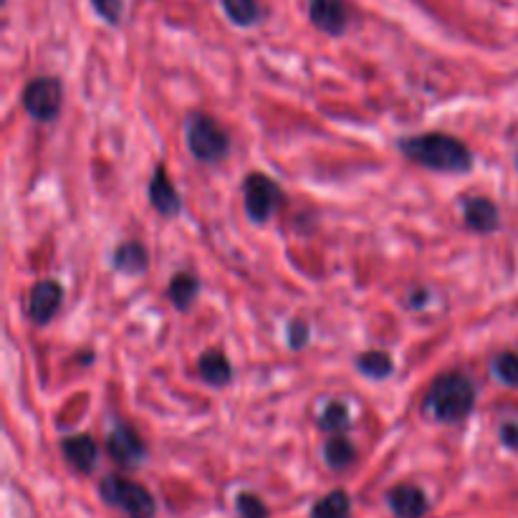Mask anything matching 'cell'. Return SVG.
<instances>
[{"instance_id":"6da1fadb","label":"cell","mask_w":518,"mask_h":518,"mask_svg":"<svg viewBox=\"0 0 518 518\" xmlns=\"http://www.w3.org/2000/svg\"><path fill=\"white\" fill-rule=\"evenodd\" d=\"M397 147L407 160L425 167V170L450 172V175H463V172L473 170V152L453 134H412V137H402Z\"/></svg>"},{"instance_id":"7a4b0ae2","label":"cell","mask_w":518,"mask_h":518,"mask_svg":"<svg viewBox=\"0 0 518 518\" xmlns=\"http://www.w3.org/2000/svg\"><path fill=\"white\" fill-rule=\"evenodd\" d=\"M478 390L468 374L463 372H443L430 385L428 395L422 400V412H428L433 420L443 425H458L465 417H470L476 407Z\"/></svg>"},{"instance_id":"3957f363","label":"cell","mask_w":518,"mask_h":518,"mask_svg":"<svg viewBox=\"0 0 518 518\" xmlns=\"http://www.w3.org/2000/svg\"><path fill=\"white\" fill-rule=\"evenodd\" d=\"M185 145L205 165H218L230 155L228 132L210 114H190L185 119Z\"/></svg>"},{"instance_id":"277c9868","label":"cell","mask_w":518,"mask_h":518,"mask_svg":"<svg viewBox=\"0 0 518 518\" xmlns=\"http://www.w3.org/2000/svg\"><path fill=\"white\" fill-rule=\"evenodd\" d=\"M99 496L112 508L127 513V518L157 516V501L150 493V488H145L137 481H129L124 476H117V473H112V476H107L99 483Z\"/></svg>"},{"instance_id":"5b68a950","label":"cell","mask_w":518,"mask_h":518,"mask_svg":"<svg viewBox=\"0 0 518 518\" xmlns=\"http://www.w3.org/2000/svg\"><path fill=\"white\" fill-rule=\"evenodd\" d=\"M284 200L286 195L281 185L263 172H251L243 180V205L251 223H268L271 215L284 205Z\"/></svg>"},{"instance_id":"8992f818","label":"cell","mask_w":518,"mask_h":518,"mask_svg":"<svg viewBox=\"0 0 518 518\" xmlns=\"http://www.w3.org/2000/svg\"><path fill=\"white\" fill-rule=\"evenodd\" d=\"M23 109L36 122H54L64 104V84L56 76H36L23 86Z\"/></svg>"},{"instance_id":"52a82bcc","label":"cell","mask_w":518,"mask_h":518,"mask_svg":"<svg viewBox=\"0 0 518 518\" xmlns=\"http://www.w3.org/2000/svg\"><path fill=\"white\" fill-rule=\"evenodd\" d=\"M107 453L122 470H137L139 465H145L147 445L137 430L119 422L107 438Z\"/></svg>"},{"instance_id":"ba28073f","label":"cell","mask_w":518,"mask_h":518,"mask_svg":"<svg viewBox=\"0 0 518 518\" xmlns=\"http://www.w3.org/2000/svg\"><path fill=\"white\" fill-rule=\"evenodd\" d=\"M306 13L316 31L339 38L349 28V0H306Z\"/></svg>"},{"instance_id":"9c48e42d","label":"cell","mask_w":518,"mask_h":518,"mask_svg":"<svg viewBox=\"0 0 518 518\" xmlns=\"http://www.w3.org/2000/svg\"><path fill=\"white\" fill-rule=\"evenodd\" d=\"M61 301H64V289H61L59 281L54 278H43L28 294V316L33 319V324L46 326L51 324L56 314L61 309Z\"/></svg>"},{"instance_id":"30bf717a","label":"cell","mask_w":518,"mask_h":518,"mask_svg":"<svg viewBox=\"0 0 518 518\" xmlns=\"http://www.w3.org/2000/svg\"><path fill=\"white\" fill-rule=\"evenodd\" d=\"M460 208H463V223L465 228L473 233L491 235L501 228V210L486 195H468L460 198Z\"/></svg>"},{"instance_id":"8fae6325","label":"cell","mask_w":518,"mask_h":518,"mask_svg":"<svg viewBox=\"0 0 518 518\" xmlns=\"http://www.w3.org/2000/svg\"><path fill=\"white\" fill-rule=\"evenodd\" d=\"M385 503L395 518H425V513L430 511L428 493L422 491L420 486H415V483L392 486L387 491Z\"/></svg>"},{"instance_id":"7c38bea8","label":"cell","mask_w":518,"mask_h":518,"mask_svg":"<svg viewBox=\"0 0 518 518\" xmlns=\"http://www.w3.org/2000/svg\"><path fill=\"white\" fill-rule=\"evenodd\" d=\"M150 203L162 218L172 220L182 213V198L177 193L175 182L170 180L167 175V167L165 165H157L155 167V175L150 180Z\"/></svg>"},{"instance_id":"4fadbf2b","label":"cell","mask_w":518,"mask_h":518,"mask_svg":"<svg viewBox=\"0 0 518 518\" xmlns=\"http://www.w3.org/2000/svg\"><path fill=\"white\" fill-rule=\"evenodd\" d=\"M61 453L69 460L71 468L79 470V473H91V470L97 468L99 448L91 435H66V438L61 440Z\"/></svg>"},{"instance_id":"5bb4252c","label":"cell","mask_w":518,"mask_h":518,"mask_svg":"<svg viewBox=\"0 0 518 518\" xmlns=\"http://www.w3.org/2000/svg\"><path fill=\"white\" fill-rule=\"evenodd\" d=\"M112 268L124 276H142L150 268V253L139 241H124L114 248Z\"/></svg>"},{"instance_id":"9a60e30c","label":"cell","mask_w":518,"mask_h":518,"mask_svg":"<svg viewBox=\"0 0 518 518\" xmlns=\"http://www.w3.org/2000/svg\"><path fill=\"white\" fill-rule=\"evenodd\" d=\"M198 372L210 387H225L233 380V364L220 349H208V352L200 354Z\"/></svg>"},{"instance_id":"2e32d148","label":"cell","mask_w":518,"mask_h":518,"mask_svg":"<svg viewBox=\"0 0 518 518\" xmlns=\"http://www.w3.org/2000/svg\"><path fill=\"white\" fill-rule=\"evenodd\" d=\"M167 296H170L172 306H175L177 311H187L200 296L198 276L190 271L175 273V276L170 278V286H167Z\"/></svg>"},{"instance_id":"e0dca14e","label":"cell","mask_w":518,"mask_h":518,"mask_svg":"<svg viewBox=\"0 0 518 518\" xmlns=\"http://www.w3.org/2000/svg\"><path fill=\"white\" fill-rule=\"evenodd\" d=\"M228 21L238 28H253L263 21L261 0H220Z\"/></svg>"},{"instance_id":"ac0fdd59","label":"cell","mask_w":518,"mask_h":518,"mask_svg":"<svg viewBox=\"0 0 518 518\" xmlns=\"http://www.w3.org/2000/svg\"><path fill=\"white\" fill-rule=\"evenodd\" d=\"M352 516V498L347 491L337 488V491L326 493L319 501L311 506V518H349Z\"/></svg>"},{"instance_id":"d6986e66","label":"cell","mask_w":518,"mask_h":518,"mask_svg":"<svg viewBox=\"0 0 518 518\" xmlns=\"http://www.w3.org/2000/svg\"><path fill=\"white\" fill-rule=\"evenodd\" d=\"M324 460L332 470H347L357 460V448L347 435H332L324 443Z\"/></svg>"},{"instance_id":"ffe728a7","label":"cell","mask_w":518,"mask_h":518,"mask_svg":"<svg viewBox=\"0 0 518 518\" xmlns=\"http://www.w3.org/2000/svg\"><path fill=\"white\" fill-rule=\"evenodd\" d=\"M357 369L369 377V380H387L392 372H395V362L387 352H380V349H369V352H362L357 357Z\"/></svg>"},{"instance_id":"44dd1931","label":"cell","mask_w":518,"mask_h":518,"mask_svg":"<svg viewBox=\"0 0 518 518\" xmlns=\"http://www.w3.org/2000/svg\"><path fill=\"white\" fill-rule=\"evenodd\" d=\"M319 428L329 435H347L352 428V415H349L347 402H329L319 415Z\"/></svg>"},{"instance_id":"7402d4cb","label":"cell","mask_w":518,"mask_h":518,"mask_svg":"<svg viewBox=\"0 0 518 518\" xmlns=\"http://www.w3.org/2000/svg\"><path fill=\"white\" fill-rule=\"evenodd\" d=\"M491 369L501 385L518 390V352H511V349H506V352H498L496 357H493Z\"/></svg>"},{"instance_id":"603a6c76","label":"cell","mask_w":518,"mask_h":518,"mask_svg":"<svg viewBox=\"0 0 518 518\" xmlns=\"http://www.w3.org/2000/svg\"><path fill=\"white\" fill-rule=\"evenodd\" d=\"M235 511H238L241 518H271V511L263 503V498L251 491H243L235 496Z\"/></svg>"},{"instance_id":"cb8c5ba5","label":"cell","mask_w":518,"mask_h":518,"mask_svg":"<svg viewBox=\"0 0 518 518\" xmlns=\"http://www.w3.org/2000/svg\"><path fill=\"white\" fill-rule=\"evenodd\" d=\"M91 8L109 26H119L124 18V0H91Z\"/></svg>"},{"instance_id":"d4e9b609","label":"cell","mask_w":518,"mask_h":518,"mask_svg":"<svg viewBox=\"0 0 518 518\" xmlns=\"http://www.w3.org/2000/svg\"><path fill=\"white\" fill-rule=\"evenodd\" d=\"M309 337H311V329L304 319L289 321V326H286V342H289L291 352H301V349L309 344Z\"/></svg>"},{"instance_id":"484cf974","label":"cell","mask_w":518,"mask_h":518,"mask_svg":"<svg viewBox=\"0 0 518 518\" xmlns=\"http://www.w3.org/2000/svg\"><path fill=\"white\" fill-rule=\"evenodd\" d=\"M498 440L506 450H518V422H503L498 428Z\"/></svg>"},{"instance_id":"4316f807","label":"cell","mask_w":518,"mask_h":518,"mask_svg":"<svg viewBox=\"0 0 518 518\" xmlns=\"http://www.w3.org/2000/svg\"><path fill=\"white\" fill-rule=\"evenodd\" d=\"M428 299H430V291L425 289V286H415V289H410V294L405 296V306L410 311H422L430 304Z\"/></svg>"},{"instance_id":"83f0119b","label":"cell","mask_w":518,"mask_h":518,"mask_svg":"<svg viewBox=\"0 0 518 518\" xmlns=\"http://www.w3.org/2000/svg\"><path fill=\"white\" fill-rule=\"evenodd\" d=\"M516 165H518V157H516Z\"/></svg>"}]
</instances>
